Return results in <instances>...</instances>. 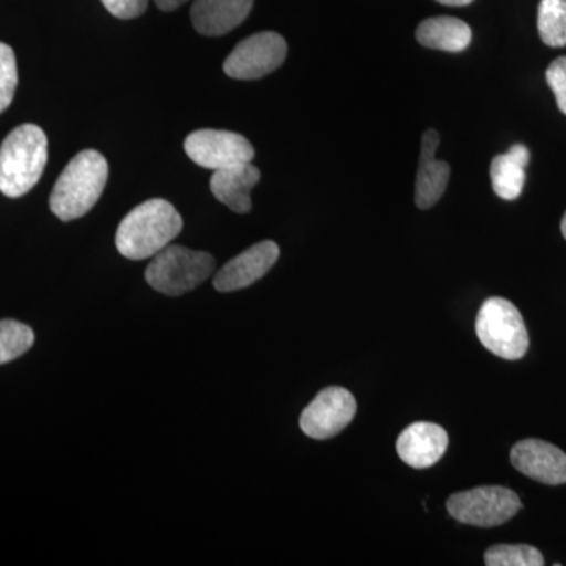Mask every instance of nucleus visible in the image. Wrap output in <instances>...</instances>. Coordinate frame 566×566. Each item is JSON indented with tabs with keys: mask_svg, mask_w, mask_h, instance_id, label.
<instances>
[{
	"mask_svg": "<svg viewBox=\"0 0 566 566\" xmlns=\"http://www.w3.org/2000/svg\"><path fill=\"white\" fill-rule=\"evenodd\" d=\"M449 434L444 428L430 422L409 424L397 441L398 457L415 469H427L444 457Z\"/></svg>",
	"mask_w": 566,
	"mask_h": 566,
	"instance_id": "f8f14e48",
	"label": "nucleus"
},
{
	"mask_svg": "<svg viewBox=\"0 0 566 566\" xmlns=\"http://www.w3.org/2000/svg\"><path fill=\"white\" fill-rule=\"evenodd\" d=\"M253 0H196L191 9L193 29L205 36L232 32L249 17Z\"/></svg>",
	"mask_w": 566,
	"mask_h": 566,
	"instance_id": "4468645a",
	"label": "nucleus"
},
{
	"mask_svg": "<svg viewBox=\"0 0 566 566\" xmlns=\"http://www.w3.org/2000/svg\"><path fill=\"white\" fill-rule=\"evenodd\" d=\"M523 509L520 495L504 486H480L452 494L447 510L453 520L475 527L502 526Z\"/></svg>",
	"mask_w": 566,
	"mask_h": 566,
	"instance_id": "423d86ee",
	"label": "nucleus"
},
{
	"mask_svg": "<svg viewBox=\"0 0 566 566\" xmlns=\"http://www.w3.org/2000/svg\"><path fill=\"white\" fill-rule=\"evenodd\" d=\"M260 177V170L252 163L216 170L210 181L212 196L238 214H245L252 210L251 192Z\"/></svg>",
	"mask_w": 566,
	"mask_h": 566,
	"instance_id": "2eb2a0df",
	"label": "nucleus"
},
{
	"mask_svg": "<svg viewBox=\"0 0 566 566\" xmlns=\"http://www.w3.org/2000/svg\"><path fill=\"white\" fill-rule=\"evenodd\" d=\"M48 137L36 125H21L0 147V192L10 199L25 196L46 169Z\"/></svg>",
	"mask_w": 566,
	"mask_h": 566,
	"instance_id": "7ed1b4c3",
	"label": "nucleus"
},
{
	"mask_svg": "<svg viewBox=\"0 0 566 566\" xmlns=\"http://www.w3.org/2000/svg\"><path fill=\"white\" fill-rule=\"evenodd\" d=\"M186 2H188V0H155L156 7L163 11L180 9V7L185 6Z\"/></svg>",
	"mask_w": 566,
	"mask_h": 566,
	"instance_id": "b1692460",
	"label": "nucleus"
},
{
	"mask_svg": "<svg viewBox=\"0 0 566 566\" xmlns=\"http://www.w3.org/2000/svg\"><path fill=\"white\" fill-rule=\"evenodd\" d=\"M182 219L172 203L151 199L134 208L118 226L115 244L125 259L147 260L180 234Z\"/></svg>",
	"mask_w": 566,
	"mask_h": 566,
	"instance_id": "f257e3e1",
	"label": "nucleus"
},
{
	"mask_svg": "<svg viewBox=\"0 0 566 566\" xmlns=\"http://www.w3.org/2000/svg\"><path fill=\"white\" fill-rule=\"evenodd\" d=\"M439 145V134L427 129L422 137L419 170L416 178V205L420 210H430L444 196L450 180V166L438 161L434 153Z\"/></svg>",
	"mask_w": 566,
	"mask_h": 566,
	"instance_id": "ddd939ff",
	"label": "nucleus"
},
{
	"mask_svg": "<svg viewBox=\"0 0 566 566\" xmlns=\"http://www.w3.org/2000/svg\"><path fill=\"white\" fill-rule=\"evenodd\" d=\"M436 2L442 3V6H449V7H464V6H469V3L474 2V0H436Z\"/></svg>",
	"mask_w": 566,
	"mask_h": 566,
	"instance_id": "393cba45",
	"label": "nucleus"
},
{
	"mask_svg": "<svg viewBox=\"0 0 566 566\" xmlns=\"http://www.w3.org/2000/svg\"><path fill=\"white\" fill-rule=\"evenodd\" d=\"M531 161V151L526 145L516 144L504 155L495 156L491 163L490 175L494 192L501 199L516 200L526 182V167Z\"/></svg>",
	"mask_w": 566,
	"mask_h": 566,
	"instance_id": "dca6fc26",
	"label": "nucleus"
},
{
	"mask_svg": "<svg viewBox=\"0 0 566 566\" xmlns=\"http://www.w3.org/2000/svg\"><path fill=\"white\" fill-rule=\"evenodd\" d=\"M417 41L430 50L461 52L468 50L472 31L464 21L452 17H436L420 22Z\"/></svg>",
	"mask_w": 566,
	"mask_h": 566,
	"instance_id": "f3484780",
	"label": "nucleus"
},
{
	"mask_svg": "<svg viewBox=\"0 0 566 566\" xmlns=\"http://www.w3.org/2000/svg\"><path fill=\"white\" fill-rule=\"evenodd\" d=\"M475 331L482 345L495 356L506 360L526 356V324L515 305L504 297H490L483 303L476 315Z\"/></svg>",
	"mask_w": 566,
	"mask_h": 566,
	"instance_id": "39448f33",
	"label": "nucleus"
},
{
	"mask_svg": "<svg viewBox=\"0 0 566 566\" xmlns=\"http://www.w3.org/2000/svg\"><path fill=\"white\" fill-rule=\"evenodd\" d=\"M560 229H562V234H564V238L566 240V212H565L564 219H562Z\"/></svg>",
	"mask_w": 566,
	"mask_h": 566,
	"instance_id": "a878e982",
	"label": "nucleus"
},
{
	"mask_svg": "<svg viewBox=\"0 0 566 566\" xmlns=\"http://www.w3.org/2000/svg\"><path fill=\"white\" fill-rule=\"evenodd\" d=\"M286 41L275 32H260L241 41L223 62L227 76L240 81L262 80L285 62Z\"/></svg>",
	"mask_w": 566,
	"mask_h": 566,
	"instance_id": "0eeeda50",
	"label": "nucleus"
},
{
	"mask_svg": "<svg viewBox=\"0 0 566 566\" xmlns=\"http://www.w3.org/2000/svg\"><path fill=\"white\" fill-rule=\"evenodd\" d=\"M112 17L118 20H134L145 13L148 0H102Z\"/></svg>",
	"mask_w": 566,
	"mask_h": 566,
	"instance_id": "5701e85b",
	"label": "nucleus"
},
{
	"mask_svg": "<svg viewBox=\"0 0 566 566\" xmlns=\"http://www.w3.org/2000/svg\"><path fill=\"white\" fill-rule=\"evenodd\" d=\"M214 270L216 260L211 253L169 244L153 256L145 279L156 292L181 296L202 285Z\"/></svg>",
	"mask_w": 566,
	"mask_h": 566,
	"instance_id": "20e7f679",
	"label": "nucleus"
},
{
	"mask_svg": "<svg viewBox=\"0 0 566 566\" xmlns=\"http://www.w3.org/2000/svg\"><path fill=\"white\" fill-rule=\"evenodd\" d=\"M538 32L547 46H566V0L539 2Z\"/></svg>",
	"mask_w": 566,
	"mask_h": 566,
	"instance_id": "a211bd4d",
	"label": "nucleus"
},
{
	"mask_svg": "<svg viewBox=\"0 0 566 566\" xmlns=\"http://www.w3.org/2000/svg\"><path fill=\"white\" fill-rule=\"evenodd\" d=\"M279 255H281V249L274 241H262L252 245L218 271L212 282L214 289L221 293L248 289L270 273L271 268L277 263Z\"/></svg>",
	"mask_w": 566,
	"mask_h": 566,
	"instance_id": "9d476101",
	"label": "nucleus"
},
{
	"mask_svg": "<svg viewBox=\"0 0 566 566\" xmlns=\"http://www.w3.org/2000/svg\"><path fill=\"white\" fill-rule=\"evenodd\" d=\"M546 81L557 99L558 109L566 115V57H558L546 71Z\"/></svg>",
	"mask_w": 566,
	"mask_h": 566,
	"instance_id": "4be33fe9",
	"label": "nucleus"
},
{
	"mask_svg": "<svg viewBox=\"0 0 566 566\" xmlns=\"http://www.w3.org/2000/svg\"><path fill=\"white\" fill-rule=\"evenodd\" d=\"M185 151L193 163L212 172L252 163L255 158V150L244 136L218 129H199L189 134Z\"/></svg>",
	"mask_w": 566,
	"mask_h": 566,
	"instance_id": "6e6552de",
	"label": "nucleus"
},
{
	"mask_svg": "<svg viewBox=\"0 0 566 566\" xmlns=\"http://www.w3.org/2000/svg\"><path fill=\"white\" fill-rule=\"evenodd\" d=\"M510 461L516 471L535 482L553 486L566 483V453L549 442L539 439L517 442Z\"/></svg>",
	"mask_w": 566,
	"mask_h": 566,
	"instance_id": "9b49d317",
	"label": "nucleus"
},
{
	"mask_svg": "<svg viewBox=\"0 0 566 566\" xmlns=\"http://www.w3.org/2000/svg\"><path fill=\"white\" fill-rule=\"evenodd\" d=\"M356 400L344 387H327L322 390L301 415L300 427L308 438H334L344 431L356 416Z\"/></svg>",
	"mask_w": 566,
	"mask_h": 566,
	"instance_id": "1a4fd4ad",
	"label": "nucleus"
},
{
	"mask_svg": "<svg viewBox=\"0 0 566 566\" xmlns=\"http://www.w3.org/2000/svg\"><path fill=\"white\" fill-rule=\"evenodd\" d=\"M35 342L31 327L14 319L0 322V365L18 359L28 353Z\"/></svg>",
	"mask_w": 566,
	"mask_h": 566,
	"instance_id": "6ab92c4d",
	"label": "nucleus"
},
{
	"mask_svg": "<svg viewBox=\"0 0 566 566\" xmlns=\"http://www.w3.org/2000/svg\"><path fill=\"white\" fill-rule=\"evenodd\" d=\"M18 87L17 55L9 44L0 43V114L9 109Z\"/></svg>",
	"mask_w": 566,
	"mask_h": 566,
	"instance_id": "412c9836",
	"label": "nucleus"
},
{
	"mask_svg": "<svg viewBox=\"0 0 566 566\" xmlns=\"http://www.w3.org/2000/svg\"><path fill=\"white\" fill-rule=\"evenodd\" d=\"M488 566H543L545 558L534 546L497 545L485 553Z\"/></svg>",
	"mask_w": 566,
	"mask_h": 566,
	"instance_id": "aec40b11",
	"label": "nucleus"
},
{
	"mask_svg": "<svg viewBox=\"0 0 566 566\" xmlns=\"http://www.w3.org/2000/svg\"><path fill=\"white\" fill-rule=\"evenodd\" d=\"M107 178L109 164L102 153H77L52 189L51 211L63 222L82 218L102 199Z\"/></svg>",
	"mask_w": 566,
	"mask_h": 566,
	"instance_id": "f03ea898",
	"label": "nucleus"
}]
</instances>
